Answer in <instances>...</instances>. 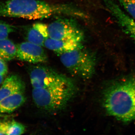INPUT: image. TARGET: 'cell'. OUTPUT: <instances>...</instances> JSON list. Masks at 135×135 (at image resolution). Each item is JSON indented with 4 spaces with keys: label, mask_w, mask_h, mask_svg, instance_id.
<instances>
[{
    "label": "cell",
    "mask_w": 135,
    "mask_h": 135,
    "mask_svg": "<svg viewBox=\"0 0 135 135\" xmlns=\"http://www.w3.org/2000/svg\"><path fill=\"white\" fill-rule=\"evenodd\" d=\"M9 121L0 119V135H7Z\"/></svg>",
    "instance_id": "17"
},
{
    "label": "cell",
    "mask_w": 135,
    "mask_h": 135,
    "mask_svg": "<svg viewBox=\"0 0 135 135\" xmlns=\"http://www.w3.org/2000/svg\"><path fill=\"white\" fill-rule=\"evenodd\" d=\"M16 45L7 38L0 39V58L5 61L15 59L16 55Z\"/></svg>",
    "instance_id": "13"
},
{
    "label": "cell",
    "mask_w": 135,
    "mask_h": 135,
    "mask_svg": "<svg viewBox=\"0 0 135 135\" xmlns=\"http://www.w3.org/2000/svg\"><path fill=\"white\" fill-rule=\"evenodd\" d=\"M16 30L15 26L0 20V39L7 38L10 34L16 31Z\"/></svg>",
    "instance_id": "16"
},
{
    "label": "cell",
    "mask_w": 135,
    "mask_h": 135,
    "mask_svg": "<svg viewBox=\"0 0 135 135\" xmlns=\"http://www.w3.org/2000/svg\"><path fill=\"white\" fill-rule=\"evenodd\" d=\"M4 76L3 75H0V84L2 83L4 79Z\"/></svg>",
    "instance_id": "19"
},
{
    "label": "cell",
    "mask_w": 135,
    "mask_h": 135,
    "mask_svg": "<svg viewBox=\"0 0 135 135\" xmlns=\"http://www.w3.org/2000/svg\"><path fill=\"white\" fill-rule=\"evenodd\" d=\"M77 87L72 80L46 88H33L32 96L40 109L49 112L61 110L75 96Z\"/></svg>",
    "instance_id": "3"
},
{
    "label": "cell",
    "mask_w": 135,
    "mask_h": 135,
    "mask_svg": "<svg viewBox=\"0 0 135 135\" xmlns=\"http://www.w3.org/2000/svg\"><path fill=\"white\" fill-rule=\"evenodd\" d=\"M49 37L56 40H66L82 42L83 32L75 22L67 19L55 20L48 25Z\"/></svg>",
    "instance_id": "6"
},
{
    "label": "cell",
    "mask_w": 135,
    "mask_h": 135,
    "mask_svg": "<svg viewBox=\"0 0 135 135\" xmlns=\"http://www.w3.org/2000/svg\"><path fill=\"white\" fill-rule=\"evenodd\" d=\"M8 67L6 61L0 58V75L5 76L7 74Z\"/></svg>",
    "instance_id": "18"
},
{
    "label": "cell",
    "mask_w": 135,
    "mask_h": 135,
    "mask_svg": "<svg viewBox=\"0 0 135 135\" xmlns=\"http://www.w3.org/2000/svg\"><path fill=\"white\" fill-rule=\"evenodd\" d=\"M121 6L135 20V0H117Z\"/></svg>",
    "instance_id": "15"
},
{
    "label": "cell",
    "mask_w": 135,
    "mask_h": 135,
    "mask_svg": "<svg viewBox=\"0 0 135 135\" xmlns=\"http://www.w3.org/2000/svg\"><path fill=\"white\" fill-rule=\"evenodd\" d=\"M124 33L135 42V20L121 8L114 0H102Z\"/></svg>",
    "instance_id": "7"
},
{
    "label": "cell",
    "mask_w": 135,
    "mask_h": 135,
    "mask_svg": "<svg viewBox=\"0 0 135 135\" xmlns=\"http://www.w3.org/2000/svg\"><path fill=\"white\" fill-rule=\"evenodd\" d=\"M103 104L106 112L125 123L135 121V77L113 83L105 90Z\"/></svg>",
    "instance_id": "1"
},
{
    "label": "cell",
    "mask_w": 135,
    "mask_h": 135,
    "mask_svg": "<svg viewBox=\"0 0 135 135\" xmlns=\"http://www.w3.org/2000/svg\"><path fill=\"white\" fill-rule=\"evenodd\" d=\"M29 74L33 88H46L71 79L50 68L42 65L32 66L29 69Z\"/></svg>",
    "instance_id": "5"
},
{
    "label": "cell",
    "mask_w": 135,
    "mask_h": 135,
    "mask_svg": "<svg viewBox=\"0 0 135 135\" xmlns=\"http://www.w3.org/2000/svg\"><path fill=\"white\" fill-rule=\"evenodd\" d=\"M25 127L23 124L13 120L9 121L7 135H22L25 133Z\"/></svg>",
    "instance_id": "14"
},
{
    "label": "cell",
    "mask_w": 135,
    "mask_h": 135,
    "mask_svg": "<svg viewBox=\"0 0 135 135\" xmlns=\"http://www.w3.org/2000/svg\"><path fill=\"white\" fill-rule=\"evenodd\" d=\"M74 12V8L71 5L51 4L40 0H8L0 2V17L36 20L55 15L71 16Z\"/></svg>",
    "instance_id": "2"
},
{
    "label": "cell",
    "mask_w": 135,
    "mask_h": 135,
    "mask_svg": "<svg viewBox=\"0 0 135 135\" xmlns=\"http://www.w3.org/2000/svg\"><path fill=\"white\" fill-rule=\"evenodd\" d=\"M16 58L32 64L45 63L47 61L46 52L41 46L27 41L16 45Z\"/></svg>",
    "instance_id": "8"
},
{
    "label": "cell",
    "mask_w": 135,
    "mask_h": 135,
    "mask_svg": "<svg viewBox=\"0 0 135 135\" xmlns=\"http://www.w3.org/2000/svg\"><path fill=\"white\" fill-rule=\"evenodd\" d=\"M44 47L59 55L83 47L82 42L66 40H56L49 38L44 42Z\"/></svg>",
    "instance_id": "10"
},
{
    "label": "cell",
    "mask_w": 135,
    "mask_h": 135,
    "mask_svg": "<svg viewBox=\"0 0 135 135\" xmlns=\"http://www.w3.org/2000/svg\"><path fill=\"white\" fill-rule=\"evenodd\" d=\"M24 92H19L0 100V114L13 112L25 102Z\"/></svg>",
    "instance_id": "12"
},
{
    "label": "cell",
    "mask_w": 135,
    "mask_h": 135,
    "mask_svg": "<svg viewBox=\"0 0 135 135\" xmlns=\"http://www.w3.org/2000/svg\"><path fill=\"white\" fill-rule=\"evenodd\" d=\"M60 60L72 74L83 79H89L95 73L96 57L83 47L62 54Z\"/></svg>",
    "instance_id": "4"
},
{
    "label": "cell",
    "mask_w": 135,
    "mask_h": 135,
    "mask_svg": "<svg viewBox=\"0 0 135 135\" xmlns=\"http://www.w3.org/2000/svg\"><path fill=\"white\" fill-rule=\"evenodd\" d=\"M25 89L24 82L19 76L10 75L3 81L0 88V100L16 93L25 92Z\"/></svg>",
    "instance_id": "9"
},
{
    "label": "cell",
    "mask_w": 135,
    "mask_h": 135,
    "mask_svg": "<svg viewBox=\"0 0 135 135\" xmlns=\"http://www.w3.org/2000/svg\"><path fill=\"white\" fill-rule=\"evenodd\" d=\"M49 38L48 25L42 23H36L33 25L26 35L27 41L42 47H44L46 40Z\"/></svg>",
    "instance_id": "11"
}]
</instances>
